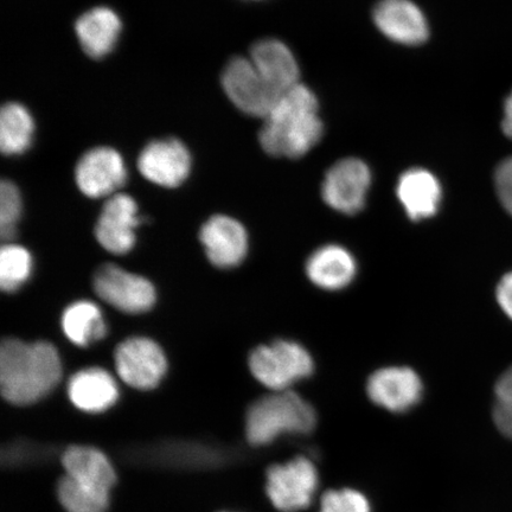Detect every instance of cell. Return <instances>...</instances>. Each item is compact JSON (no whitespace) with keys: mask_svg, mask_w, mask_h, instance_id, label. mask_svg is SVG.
<instances>
[{"mask_svg":"<svg viewBox=\"0 0 512 512\" xmlns=\"http://www.w3.org/2000/svg\"><path fill=\"white\" fill-rule=\"evenodd\" d=\"M319 512H371L368 498L352 489L326 491Z\"/></svg>","mask_w":512,"mask_h":512,"instance_id":"cell-27","label":"cell"},{"mask_svg":"<svg viewBox=\"0 0 512 512\" xmlns=\"http://www.w3.org/2000/svg\"><path fill=\"white\" fill-rule=\"evenodd\" d=\"M315 409L302 396L283 390L255 401L249 407L246 433L255 446L271 444L283 434H309L316 427Z\"/></svg>","mask_w":512,"mask_h":512,"instance_id":"cell-3","label":"cell"},{"mask_svg":"<svg viewBox=\"0 0 512 512\" xmlns=\"http://www.w3.org/2000/svg\"><path fill=\"white\" fill-rule=\"evenodd\" d=\"M68 395L76 408L86 413L107 411L119 399L118 384L108 371L88 368L70 377Z\"/></svg>","mask_w":512,"mask_h":512,"instance_id":"cell-18","label":"cell"},{"mask_svg":"<svg viewBox=\"0 0 512 512\" xmlns=\"http://www.w3.org/2000/svg\"><path fill=\"white\" fill-rule=\"evenodd\" d=\"M319 484L318 471L310 459L298 457L267 471L266 491L275 508L298 512L310 507Z\"/></svg>","mask_w":512,"mask_h":512,"instance_id":"cell-6","label":"cell"},{"mask_svg":"<svg viewBox=\"0 0 512 512\" xmlns=\"http://www.w3.org/2000/svg\"><path fill=\"white\" fill-rule=\"evenodd\" d=\"M200 239L211 264L230 268L241 264L248 251L245 227L232 217L216 215L203 224Z\"/></svg>","mask_w":512,"mask_h":512,"instance_id":"cell-14","label":"cell"},{"mask_svg":"<svg viewBox=\"0 0 512 512\" xmlns=\"http://www.w3.org/2000/svg\"><path fill=\"white\" fill-rule=\"evenodd\" d=\"M139 224L138 206L134 198L126 194L113 195L102 207L96 222V240L112 254H126L136 243Z\"/></svg>","mask_w":512,"mask_h":512,"instance_id":"cell-12","label":"cell"},{"mask_svg":"<svg viewBox=\"0 0 512 512\" xmlns=\"http://www.w3.org/2000/svg\"><path fill=\"white\" fill-rule=\"evenodd\" d=\"M322 136L316 96L299 83L281 95L268 113L259 142L268 155L294 159L310 152Z\"/></svg>","mask_w":512,"mask_h":512,"instance_id":"cell-2","label":"cell"},{"mask_svg":"<svg viewBox=\"0 0 512 512\" xmlns=\"http://www.w3.org/2000/svg\"><path fill=\"white\" fill-rule=\"evenodd\" d=\"M396 192L409 219L413 221L430 219L437 214L443 198L437 177L422 169L406 171L399 179Z\"/></svg>","mask_w":512,"mask_h":512,"instance_id":"cell-20","label":"cell"},{"mask_svg":"<svg viewBox=\"0 0 512 512\" xmlns=\"http://www.w3.org/2000/svg\"><path fill=\"white\" fill-rule=\"evenodd\" d=\"M32 270L28 249L5 243L0 251V286L4 292H16L27 283Z\"/></svg>","mask_w":512,"mask_h":512,"instance_id":"cell-25","label":"cell"},{"mask_svg":"<svg viewBox=\"0 0 512 512\" xmlns=\"http://www.w3.org/2000/svg\"><path fill=\"white\" fill-rule=\"evenodd\" d=\"M370 184L371 172L366 163L356 158L339 160L324 178L323 200L339 213H360L366 204Z\"/></svg>","mask_w":512,"mask_h":512,"instance_id":"cell-9","label":"cell"},{"mask_svg":"<svg viewBox=\"0 0 512 512\" xmlns=\"http://www.w3.org/2000/svg\"><path fill=\"white\" fill-rule=\"evenodd\" d=\"M249 368L265 387L283 392L310 377L315 363L303 345L283 339L256 348L249 357Z\"/></svg>","mask_w":512,"mask_h":512,"instance_id":"cell-4","label":"cell"},{"mask_svg":"<svg viewBox=\"0 0 512 512\" xmlns=\"http://www.w3.org/2000/svg\"><path fill=\"white\" fill-rule=\"evenodd\" d=\"M62 379L59 351L49 342L27 343L8 338L0 347V389L16 406L46 398Z\"/></svg>","mask_w":512,"mask_h":512,"instance_id":"cell-1","label":"cell"},{"mask_svg":"<svg viewBox=\"0 0 512 512\" xmlns=\"http://www.w3.org/2000/svg\"><path fill=\"white\" fill-rule=\"evenodd\" d=\"M57 496L67 512H106L110 505V494L82 485L67 475L57 485Z\"/></svg>","mask_w":512,"mask_h":512,"instance_id":"cell-24","label":"cell"},{"mask_svg":"<svg viewBox=\"0 0 512 512\" xmlns=\"http://www.w3.org/2000/svg\"><path fill=\"white\" fill-rule=\"evenodd\" d=\"M66 475L76 482L110 494L115 472L104 453L91 446H70L62 454Z\"/></svg>","mask_w":512,"mask_h":512,"instance_id":"cell-21","label":"cell"},{"mask_svg":"<svg viewBox=\"0 0 512 512\" xmlns=\"http://www.w3.org/2000/svg\"><path fill=\"white\" fill-rule=\"evenodd\" d=\"M61 325L69 341L81 348L101 341L107 334L101 310L88 300L69 305L63 312Z\"/></svg>","mask_w":512,"mask_h":512,"instance_id":"cell-22","label":"cell"},{"mask_svg":"<svg viewBox=\"0 0 512 512\" xmlns=\"http://www.w3.org/2000/svg\"><path fill=\"white\" fill-rule=\"evenodd\" d=\"M369 399L393 413H403L418 405L422 398V382L414 370L389 367L377 370L367 384Z\"/></svg>","mask_w":512,"mask_h":512,"instance_id":"cell-13","label":"cell"},{"mask_svg":"<svg viewBox=\"0 0 512 512\" xmlns=\"http://www.w3.org/2000/svg\"><path fill=\"white\" fill-rule=\"evenodd\" d=\"M494 420L499 431L512 439V368L496 384Z\"/></svg>","mask_w":512,"mask_h":512,"instance_id":"cell-28","label":"cell"},{"mask_svg":"<svg viewBox=\"0 0 512 512\" xmlns=\"http://www.w3.org/2000/svg\"><path fill=\"white\" fill-rule=\"evenodd\" d=\"M497 300L503 311L512 319V272L504 275L498 284Z\"/></svg>","mask_w":512,"mask_h":512,"instance_id":"cell-30","label":"cell"},{"mask_svg":"<svg viewBox=\"0 0 512 512\" xmlns=\"http://www.w3.org/2000/svg\"><path fill=\"white\" fill-rule=\"evenodd\" d=\"M356 273L354 256L341 246L319 248L306 262L307 277L325 291L343 290L352 283Z\"/></svg>","mask_w":512,"mask_h":512,"instance_id":"cell-19","label":"cell"},{"mask_svg":"<svg viewBox=\"0 0 512 512\" xmlns=\"http://www.w3.org/2000/svg\"><path fill=\"white\" fill-rule=\"evenodd\" d=\"M221 83L230 101L245 114L266 118L280 96L256 70L249 57L236 56L226 64Z\"/></svg>","mask_w":512,"mask_h":512,"instance_id":"cell-5","label":"cell"},{"mask_svg":"<svg viewBox=\"0 0 512 512\" xmlns=\"http://www.w3.org/2000/svg\"><path fill=\"white\" fill-rule=\"evenodd\" d=\"M496 188L499 200L512 215V158L504 160L496 172Z\"/></svg>","mask_w":512,"mask_h":512,"instance_id":"cell-29","label":"cell"},{"mask_svg":"<svg viewBox=\"0 0 512 512\" xmlns=\"http://www.w3.org/2000/svg\"><path fill=\"white\" fill-rule=\"evenodd\" d=\"M21 214V192L14 183L4 179L0 184V236L4 242L11 243L16 238Z\"/></svg>","mask_w":512,"mask_h":512,"instance_id":"cell-26","label":"cell"},{"mask_svg":"<svg viewBox=\"0 0 512 512\" xmlns=\"http://www.w3.org/2000/svg\"><path fill=\"white\" fill-rule=\"evenodd\" d=\"M127 170L123 157L112 147L100 146L83 153L75 169L76 184L83 195L101 198L123 187Z\"/></svg>","mask_w":512,"mask_h":512,"instance_id":"cell-11","label":"cell"},{"mask_svg":"<svg viewBox=\"0 0 512 512\" xmlns=\"http://www.w3.org/2000/svg\"><path fill=\"white\" fill-rule=\"evenodd\" d=\"M96 294L105 303L128 315L150 311L156 303V290L149 280L117 265H102L93 280Z\"/></svg>","mask_w":512,"mask_h":512,"instance_id":"cell-7","label":"cell"},{"mask_svg":"<svg viewBox=\"0 0 512 512\" xmlns=\"http://www.w3.org/2000/svg\"><path fill=\"white\" fill-rule=\"evenodd\" d=\"M35 123L27 107L8 102L0 112V149L5 156L27 151L34 137Z\"/></svg>","mask_w":512,"mask_h":512,"instance_id":"cell-23","label":"cell"},{"mask_svg":"<svg viewBox=\"0 0 512 512\" xmlns=\"http://www.w3.org/2000/svg\"><path fill=\"white\" fill-rule=\"evenodd\" d=\"M121 28L123 24L117 12L107 6H96L75 22V32L81 48L95 60L112 53L119 40Z\"/></svg>","mask_w":512,"mask_h":512,"instance_id":"cell-17","label":"cell"},{"mask_svg":"<svg viewBox=\"0 0 512 512\" xmlns=\"http://www.w3.org/2000/svg\"><path fill=\"white\" fill-rule=\"evenodd\" d=\"M138 170L147 181L164 188H177L190 175L188 147L176 138L152 140L138 157Z\"/></svg>","mask_w":512,"mask_h":512,"instance_id":"cell-10","label":"cell"},{"mask_svg":"<svg viewBox=\"0 0 512 512\" xmlns=\"http://www.w3.org/2000/svg\"><path fill=\"white\" fill-rule=\"evenodd\" d=\"M249 59L268 85L279 94L299 85V67L296 57L286 44L267 38L253 44Z\"/></svg>","mask_w":512,"mask_h":512,"instance_id":"cell-16","label":"cell"},{"mask_svg":"<svg viewBox=\"0 0 512 512\" xmlns=\"http://www.w3.org/2000/svg\"><path fill=\"white\" fill-rule=\"evenodd\" d=\"M374 21L383 35L406 46H419L428 38L426 18L411 0H382Z\"/></svg>","mask_w":512,"mask_h":512,"instance_id":"cell-15","label":"cell"},{"mask_svg":"<svg viewBox=\"0 0 512 512\" xmlns=\"http://www.w3.org/2000/svg\"><path fill=\"white\" fill-rule=\"evenodd\" d=\"M114 360L120 379L139 390L156 388L168 369L162 348L145 337H132L120 343Z\"/></svg>","mask_w":512,"mask_h":512,"instance_id":"cell-8","label":"cell"},{"mask_svg":"<svg viewBox=\"0 0 512 512\" xmlns=\"http://www.w3.org/2000/svg\"><path fill=\"white\" fill-rule=\"evenodd\" d=\"M503 131L508 137L512 138V93L510 94L504 106Z\"/></svg>","mask_w":512,"mask_h":512,"instance_id":"cell-31","label":"cell"}]
</instances>
